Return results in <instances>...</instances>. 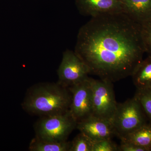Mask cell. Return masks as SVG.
<instances>
[{"mask_svg":"<svg viewBox=\"0 0 151 151\" xmlns=\"http://www.w3.org/2000/svg\"><path fill=\"white\" fill-rule=\"evenodd\" d=\"M74 52L100 79L132 76L146 52L141 24L124 12L92 17L79 29Z\"/></svg>","mask_w":151,"mask_h":151,"instance_id":"obj_1","label":"cell"},{"mask_svg":"<svg viewBox=\"0 0 151 151\" xmlns=\"http://www.w3.org/2000/svg\"><path fill=\"white\" fill-rule=\"evenodd\" d=\"M71 95L68 88L56 83L44 82L28 89L22 107L27 112L42 116L69 111Z\"/></svg>","mask_w":151,"mask_h":151,"instance_id":"obj_2","label":"cell"},{"mask_svg":"<svg viewBox=\"0 0 151 151\" xmlns=\"http://www.w3.org/2000/svg\"><path fill=\"white\" fill-rule=\"evenodd\" d=\"M116 136L120 138L132 133L149 122L139 102L133 97L118 103L111 120Z\"/></svg>","mask_w":151,"mask_h":151,"instance_id":"obj_3","label":"cell"},{"mask_svg":"<svg viewBox=\"0 0 151 151\" xmlns=\"http://www.w3.org/2000/svg\"><path fill=\"white\" fill-rule=\"evenodd\" d=\"M77 122L69 111L65 113L42 116L35 126V137L43 140L67 141L76 128Z\"/></svg>","mask_w":151,"mask_h":151,"instance_id":"obj_4","label":"cell"},{"mask_svg":"<svg viewBox=\"0 0 151 151\" xmlns=\"http://www.w3.org/2000/svg\"><path fill=\"white\" fill-rule=\"evenodd\" d=\"M92 94V116L111 121L117 108L113 83L90 78Z\"/></svg>","mask_w":151,"mask_h":151,"instance_id":"obj_5","label":"cell"},{"mask_svg":"<svg viewBox=\"0 0 151 151\" xmlns=\"http://www.w3.org/2000/svg\"><path fill=\"white\" fill-rule=\"evenodd\" d=\"M58 83L68 88L84 81L89 77V68L74 51L66 50L57 71Z\"/></svg>","mask_w":151,"mask_h":151,"instance_id":"obj_6","label":"cell"},{"mask_svg":"<svg viewBox=\"0 0 151 151\" xmlns=\"http://www.w3.org/2000/svg\"><path fill=\"white\" fill-rule=\"evenodd\" d=\"M68 89L71 95L69 111L76 122L92 116V94L90 77Z\"/></svg>","mask_w":151,"mask_h":151,"instance_id":"obj_7","label":"cell"},{"mask_svg":"<svg viewBox=\"0 0 151 151\" xmlns=\"http://www.w3.org/2000/svg\"><path fill=\"white\" fill-rule=\"evenodd\" d=\"M76 129L83 133L93 143L111 139L116 136L110 120L90 116L77 122Z\"/></svg>","mask_w":151,"mask_h":151,"instance_id":"obj_8","label":"cell"},{"mask_svg":"<svg viewBox=\"0 0 151 151\" xmlns=\"http://www.w3.org/2000/svg\"><path fill=\"white\" fill-rule=\"evenodd\" d=\"M80 13L94 17L123 12L121 0H76Z\"/></svg>","mask_w":151,"mask_h":151,"instance_id":"obj_9","label":"cell"},{"mask_svg":"<svg viewBox=\"0 0 151 151\" xmlns=\"http://www.w3.org/2000/svg\"><path fill=\"white\" fill-rule=\"evenodd\" d=\"M123 12L142 24L151 20V0H121Z\"/></svg>","mask_w":151,"mask_h":151,"instance_id":"obj_10","label":"cell"},{"mask_svg":"<svg viewBox=\"0 0 151 151\" xmlns=\"http://www.w3.org/2000/svg\"><path fill=\"white\" fill-rule=\"evenodd\" d=\"M131 76L137 90L151 89V56L143 59Z\"/></svg>","mask_w":151,"mask_h":151,"instance_id":"obj_11","label":"cell"},{"mask_svg":"<svg viewBox=\"0 0 151 151\" xmlns=\"http://www.w3.org/2000/svg\"><path fill=\"white\" fill-rule=\"evenodd\" d=\"M120 139L122 142L133 143L145 148L149 151H150L151 123H147Z\"/></svg>","mask_w":151,"mask_h":151,"instance_id":"obj_12","label":"cell"},{"mask_svg":"<svg viewBox=\"0 0 151 151\" xmlns=\"http://www.w3.org/2000/svg\"><path fill=\"white\" fill-rule=\"evenodd\" d=\"M70 142L43 140L35 137L29 144L30 151H69Z\"/></svg>","mask_w":151,"mask_h":151,"instance_id":"obj_13","label":"cell"},{"mask_svg":"<svg viewBox=\"0 0 151 151\" xmlns=\"http://www.w3.org/2000/svg\"><path fill=\"white\" fill-rule=\"evenodd\" d=\"M93 144L88 137L80 132L70 142L69 151H92Z\"/></svg>","mask_w":151,"mask_h":151,"instance_id":"obj_14","label":"cell"},{"mask_svg":"<svg viewBox=\"0 0 151 151\" xmlns=\"http://www.w3.org/2000/svg\"><path fill=\"white\" fill-rule=\"evenodd\" d=\"M134 97L139 102L149 122L151 123V89H137Z\"/></svg>","mask_w":151,"mask_h":151,"instance_id":"obj_15","label":"cell"},{"mask_svg":"<svg viewBox=\"0 0 151 151\" xmlns=\"http://www.w3.org/2000/svg\"><path fill=\"white\" fill-rule=\"evenodd\" d=\"M141 25V35L145 52L151 56V20Z\"/></svg>","mask_w":151,"mask_h":151,"instance_id":"obj_16","label":"cell"},{"mask_svg":"<svg viewBox=\"0 0 151 151\" xmlns=\"http://www.w3.org/2000/svg\"><path fill=\"white\" fill-rule=\"evenodd\" d=\"M92 151H119V146L111 139L103 140L94 143Z\"/></svg>","mask_w":151,"mask_h":151,"instance_id":"obj_17","label":"cell"},{"mask_svg":"<svg viewBox=\"0 0 151 151\" xmlns=\"http://www.w3.org/2000/svg\"><path fill=\"white\" fill-rule=\"evenodd\" d=\"M119 151H149L147 149L132 143L121 141Z\"/></svg>","mask_w":151,"mask_h":151,"instance_id":"obj_18","label":"cell"},{"mask_svg":"<svg viewBox=\"0 0 151 151\" xmlns=\"http://www.w3.org/2000/svg\"><path fill=\"white\" fill-rule=\"evenodd\" d=\"M150 151H151V148H150Z\"/></svg>","mask_w":151,"mask_h":151,"instance_id":"obj_19","label":"cell"}]
</instances>
